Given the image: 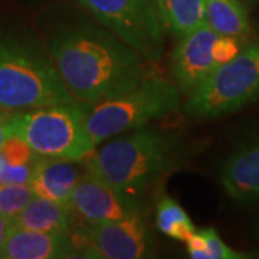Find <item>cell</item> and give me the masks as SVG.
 Here are the masks:
<instances>
[{
  "mask_svg": "<svg viewBox=\"0 0 259 259\" xmlns=\"http://www.w3.org/2000/svg\"><path fill=\"white\" fill-rule=\"evenodd\" d=\"M35 197L29 183H2L0 185V213L13 219Z\"/></svg>",
  "mask_w": 259,
  "mask_h": 259,
  "instance_id": "cell-18",
  "label": "cell"
},
{
  "mask_svg": "<svg viewBox=\"0 0 259 259\" xmlns=\"http://www.w3.org/2000/svg\"><path fill=\"white\" fill-rule=\"evenodd\" d=\"M81 161L39 156L29 180L35 196L71 204V196L85 173V166Z\"/></svg>",
  "mask_w": 259,
  "mask_h": 259,
  "instance_id": "cell-13",
  "label": "cell"
},
{
  "mask_svg": "<svg viewBox=\"0 0 259 259\" xmlns=\"http://www.w3.org/2000/svg\"><path fill=\"white\" fill-rule=\"evenodd\" d=\"M204 238V256L203 259H245L252 255L246 252H241L228 246L219 233L213 228L200 229Z\"/></svg>",
  "mask_w": 259,
  "mask_h": 259,
  "instance_id": "cell-20",
  "label": "cell"
},
{
  "mask_svg": "<svg viewBox=\"0 0 259 259\" xmlns=\"http://www.w3.org/2000/svg\"><path fill=\"white\" fill-rule=\"evenodd\" d=\"M219 33L207 23L177 39L171 52V75L180 94L189 97L222 62L216 55Z\"/></svg>",
  "mask_w": 259,
  "mask_h": 259,
  "instance_id": "cell-9",
  "label": "cell"
},
{
  "mask_svg": "<svg viewBox=\"0 0 259 259\" xmlns=\"http://www.w3.org/2000/svg\"><path fill=\"white\" fill-rule=\"evenodd\" d=\"M10 110H6V108H2L0 107V147H2V144L5 143V140H6V121L9 118L10 115Z\"/></svg>",
  "mask_w": 259,
  "mask_h": 259,
  "instance_id": "cell-22",
  "label": "cell"
},
{
  "mask_svg": "<svg viewBox=\"0 0 259 259\" xmlns=\"http://www.w3.org/2000/svg\"><path fill=\"white\" fill-rule=\"evenodd\" d=\"M76 102L36 37L0 32V107L10 111Z\"/></svg>",
  "mask_w": 259,
  "mask_h": 259,
  "instance_id": "cell-3",
  "label": "cell"
},
{
  "mask_svg": "<svg viewBox=\"0 0 259 259\" xmlns=\"http://www.w3.org/2000/svg\"><path fill=\"white\" fill-rule=\"evenodd\" d=\"M48 49L72 97L91 107L128 91L154 72L151 62L98 22L58 28Z\"/></svg>",
  "mask_w": 259,
  "mask_h": 259,
  "instance_id": "cell-1",
  "label": "cell"
},
{
  "mask_svg": "<svg viewBox=\"0 0 259 259\" xmlns=\"http://www.w3.org/2000/svg\"><path fill=\"white\" fill-rule=\"evenodd\" d=\"M206 23L219 35L242 39L250 32L249 9L241 0H203Z\"/></svg>",
  "mask_w": 259,
  "mask_h": 259,
  "instance_id": "cell-16",
  "label": "cell"
},
{
  "mask_svg": "<svg viewBox=\"0 0 259 259\" xmlns=\"http://www.w3.org/2000/svg\"><path fill=\"white\" fill-rule=\"evenodd\" d=\"M71 206L85 222H110L147 214L143 197L124 193L88 173L75 187Z\"/></svg>",
  "mask_w": 259,
  "mask_h": 259,
  "instance_id": "cell-10",
  "label": "cell"
},
{
  "mask_svg": "<svg viewBox=\"0 0 259 259\" xmlns=\"http://www.w3.org/2000/svg\"><path fill=\"white\" fill-rule=\"evenodd\" d=\"M90 108L76 101L12 111L6 136L25 140L39 156L83 161L97 148L87 128Z\"/></svg>",
  "mask_w": 259,
  "mask_h": 259,
  "instance_id": "cell-4",
  "label": "cell"
},
{
  "mask_svg": "<svg viewBox=\"0 0 259 259\" xmlns=\"http://www.w3.org/2000/svg\"><path fill=\"white\" fill-rule=\"evenodd\" d=\"M193 148L177 133L141 128L120 134L83 160L85 173L143 197L187 161Z\"/></svg>",
  "mask_w": 259,
  "mask_h": 259,
  "instance_id": "cell-2",
  "label": "cell"
},
{
  "mask_svg": "<svg viewBox=\"0 0 259 259\" xmlns=\"http://www.w3.org/2000/svg\"><path fill=\"white\" fill-rule=\"evenodd\" d=\"M74 223V209L47 197L35 196L25 209L12 219L13 228L40 232H69Z\"/></svg>",
  "mask_w": 259,
  "mask_h": 259,
  "instance_id": "cell-14",
  "label": "cell"
},
{
  "mask_svg": "<svg viewBox=\"0 0 259 259\" xmlns=\"http://www.w3.org/2000/svg\"><path fill=\"white\" fill-rule=\"evenodd\" d=\"M75 242L79 256L102 259L151 258L156 239L146 216H131L110 222H85Z\"/></svg>",
  "mask_w": 259,
  "mask_h": 259,
  "instance_id": "cell-8",
  "label": "cell"
},
{
  "mask_svg": "<svg viewBox=\"0 0 259 259\" xmlns=\"http://www.w3.org/2000/svg\"><path fill=\"white\" fill-rule=\"evenodd\" d=\"M241 2L248 9H253V8H258L259 6V0H241Z\"/></svg>",
  "mask_w": 259,
  "mask_h": 259,
  "instance_id": "cell-24",
  "label": "cell"
},
{
  "mask_svg": "<svg viewBox=\"0 0 259 259\" xmlns=\"http://www.w3.org/2000/svg\"><path fill=\"white\" fill-rule=\"evenodd\" d=\"M6 167H8V163H6V160H5L3 154H2V150H0V183L3 180V175L6 171Z\"/></svg>",
  "mask_w": 259,
  "mask_h": 259,
  "instance_id": "cell-23",
  "label": "cell"
},
{
  "mask_svg": "<svg viewBox=\"0 0 259 259\" xmlns=\"http://www.w3.org/2000/svg\"><path fill=\"white\" fill-rule=\"evenodd\" d=\"M101 26L108 29L148 62L164 54L166 30L153 0H78Z\"/></svg>",
  "mask_w": 259,
  "mask_h": 259,
  "instance_id": "cell-7",
  "label": "cell"
},
{
  "mask_svg": "<svg viewBox=\"0 0 259 259\" xmlns=\"http://www.w3.org/2000/svg\"><path fill=\"white\" fill-rule=\"evenodd\" d=\"M182 107V94L173 81L153 72L125 93L93 105L87 128L98 147L102 141L175 114Z\"/></svg>",
  "mask_w": 259,
  "mask_h": 259,
  "instance_id": "cell-5",
  "label": "cell"
},
{
  "mask_svg": "<svg viewBox=\"0 0 259 259\" xmlns=\"http://www.w3.org/2000/svg\"><path fill=\"white\" fill-rule=\"evenodd\" d=\"M156 228L175 241L186 242L196 231L190 216L170 196H163L156 206Z\"/></svg>",
  "mask_w": 259,
  "mask_h": 259,
  "instance_id": "cell-17",
  "label": "cell"
},
{
  "mask_svg": "<svg viewBox=\"0 0 259 259\" xmlns=\"http://www.w3.org/2000/svg\"><path fill=\"white\" fill-rule=\"evenodd\" d=\"M0 150L9 166H32L39 158V154L32 150L25 140L13 136L6 137Z\"/></svg>",
  "mask_w": 259,
  "mask_h": 259,
  "instance_id": "cell-19",
  "label": "cell"
},
{
  "mask_svg": "<svg viewBox=\"0 0 259 259\" xmlns=\"http://www.w3.org/2000/svg\"><path fill=\"white\" fill-rule=\"evenodd\" d=\"M10 229H12V219L3 216L0 213V255H2V250L5 248V243H6Z\"/></svg>",
  "mask_w": 259,
  "mask_h": 259,
  "instance_id": "cell-21",
  "label": "cell"
},
{
  "mask_svg": "<svg viewBox=\"0 0 259 259\" xmlns=\"http://www.w3.org/2000/svg\"><path fill=\"white\" fill-rule=\"evenodd\" d=\"M259 98V40L242 48L232 59L218 66L193 94L185 112L190 118L210 120L241 110Z\"/></svg>",
  "mask_w": 259,
  "mask_h": 259,
  "instance_id": "cell-6",
  "label": "cell"
},
{
  "mask_svg": "<svg viewBox=\"0 0 259 259\" xmlns=\"http://www.w3.org/2000/svg\"><path fill=\"white\" fill-rule=\"evenodd\" d=\"M219 180L233 200L259 203V136L245 140L225 158Z\"/></svg>",
  "mask_w": 259,
  "mask_h": 259,
  "instance_id": "cell-11",
  "label": "cell"
},
{
  "mask_svg": "<svg viewBox=\"0 0 259 259\" xmlns=\"http://www.w3.org/2000/svg\"><path fill=\"white\" fill-rule=\"evenodd\" d=\"M255 233H256V239L259 241V219L258 222H256V228H255Z\"/></svg>",
  "mask_w": 259,
  "mask_h": 259,
  "instance_id": "cell-25",
  "label": "cell"
},
{
  "mask_svg": "<svg viewBox=\"0 0 259 259\" xmlns=\"http://www.w3.org/2000/svg\"><path fill=\"white\" fill-rule=\"evenodd\" d=\"M75 256H79V250L69 232L29 231L13 226L0 255L3 259H62Z\"/></svg>",
  "mask_w": 259,
  "mask_h": 259,
  "instance_id": "cell-12",
  "label": "cell"
},
{
  "mask_svg": "<svg viewBox=\"0 0 259 259\" xmlns=\"http://www.w3.org/2000/svg\"><path fill=\"white\" fill-rule=\"evenodd\" d=\"M166 33L176 39L206 23L203 0H153Z\"/></svg>",
  "mask_w": 259,
  "mask_h": 259,
  "instance_id": "cell-15",
  "label": "cell"
}]
</instances>
